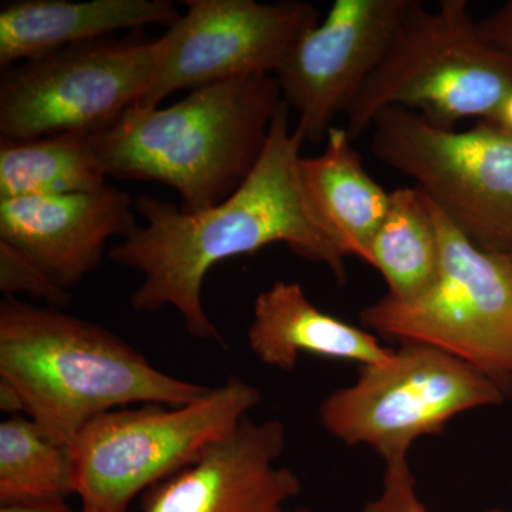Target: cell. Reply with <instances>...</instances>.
Listing matches in <instances>:
<instances>
[{"label": "cell", "instance_id": "obj_11", "mask_svg": "<svg viewBox=\"0 0 512 512\" xmlns=\"http://www.w3.org/2000/svg\"><path fill=\"white\" fill-rule=\"evenodd\" d=\"M412 0H335L275 73L282 100L298 114L306 143H325L383 62Z\"/></svg>", "mask_w": 512, "mask_h": 512}, {"label": "cell", "instance_id": "obj_9", "mask_svg": "<svg viewBox=\"0 0 512 512\" xmlns=\"http://www.w3.org/2000/svg\"><path fill=\"white\" fill-rule=\"evenodd\" d=\"M163 57V37H104L2 70L0 136L29 140L99 133L140 104Z\"/></svg>", "mask_w": 512, "mask_h": 512}, {"label": "cell", "instance_id": "obj_1", "mask_svg": "<svg viewBox=\"0 0 512 512\" xmlns=\"http://www.w3.org/2000/svg\"><path fill=\"white\" fill-rule=\"evenodd\" d=\"M282 100L262 156L231 197L207 210L188 212L173 202L140 195L134 208L146 220L109 249L114 264L143 276L131 296L137 312L175 309L192 338L222 343L202 302L215 265L262 248L285 244L296 255L328 266L345 281L346 256L313 220L299 178L306 143L289 124Z\"/></svg>", "mask_w": 512, "mask_h": 512}, {"label": "cell", "instance_id": "obj_14", "mask_svg": "<svg viewBox=\"0 0 512 512\" xmlns=\"http://www.w3.org/2000/svg\"><path fill=\"white\" fill-rule=\"evenodd\" d=\"M247 336L259 362L285 372L301 355L362 367L387 362L394 352L370 330L323 312L298 282L276 281L256 295Z\"/></svg>", "mask_w": 512, "mask_h": 512}, {"label": "cell", "instance_id": "obj_15", "mask_svg": "<svg viewBox=\"0 0 512 512\" xmlns=\"http://www.w3.org/2000/svg\"><path fill=\"white\" fill-rule=\"evenodd\" d=\"M181 13L171 0H18L0 10V67L150 25L173 26Z\"/></svg>", "mask_w": 512, "mask_h": 512}, {"label": "cell", "instance_id": "obj_25", "mask_svg": "<svg viewBox=\"0 0 512 512\" xmlns=\"http://www.w3.org/2000/svg\"><path fill=\"white\" fill-rule=\"evenodd\" d=\"M291 512H313V511L309 510V508H306V507H299V508H295V510H292Z\"/></svg>", "mask_w": 512, "mask_h": 512}, {"label": "cell", "instance_id": "obj_2", "mask_svg": "<svg viewBox=\"0 0 512 512\" xmlns=\"http://www.w3.org/2000/svg\"><path fill=\"white\" fill-rule=\"evenodd\" d=\"M210 389L168 375L109 329L60 308L0 303V406L30 417L63 446L103 414L137 404L180 406Z\"/></svg>", "mask_w": 512, "mask_h": 512}, {"label": "cell", "instance_id": "obj_22", "mask_svg": "<svg viewBox=\"0 0 512 512\" xmlns=\"http://www.w3.org/2000/svg\"><path fill=\"white\" fill-rule=\"evenodd\" d=\"M485 42L512 55V0L478 22Z\"/></svg>", "mask_w": 512, "mask_h": 512}, {"label": "cell", "instance_id": "obj_13", "mask_svg": "<svg viewBox=\"0 0 512 512\" xmlns=\"http://www.w3.org/2000/svg\"><path fill=\"white\" fill-rule=\"evenodd\" d=\"M137 228L133 200L114 185L79 194L0 200V241L69 291L99 268L107 242Z\"/></svg>", "mask_w": 512, "mask_h": 512}, {"label": "cell", "instance_id": "obj_6", "mask_svg": "<svg viewBox=\"0 0 512 512\" xmlns=\"http://www.w3.org/2000/svg\"><path fill=\"white\" fill-rule=\"evenodd\" d=\"M433 208L441 247L436 281L409 301L384 295L370 303L360 312L362 325L400 345L443 350L491 377L511 397L510 259L478 248Z\"/></svg>", "mask_w": 512, "mask_h": 512}, {"label": "cell", "instance_id": "obj_27", "mask_svg": "<svg viewBox=\"0 0 512 512\" xmlns=\"http://www.w3.org/2000/svg\"><path fill=\"white\" fill-rule=\"evenodd\" d=\"M80 512H89V511H84V510H82V508H80Z\"/></svg>", "mask_w": 512, "mask_h": 512}, {"label": "cell", "instance_id": "obj_20", "mask_svg": "<svg viewBox=\"0 0 512 512\" xmlns=\"http://www.w3.org/2000/svg\"><path fill=\"white\" fill-rule=\"evenodd\" d=\"M0 291L6 298H15V295L26 293L49 303L50 306L60 308L69 302V292L59 288L42 271L37 268L18 249L10 247L6 242L0 241Z\"/></svg>", "mask_w": 512, "mask_h": 512}, {"label": "cell", "instance_id": "obj_21", "mask_svg": "<svg viewBox=\"0 0 512 512\" xmlns=\"http://www.w3.org/2000/svg\"><path fill=\"white\" fill-rule=\"evenodd\" d=\"M363 512H430L417 493L409 460L384 464L382 490L365 505ZM487 512L512 511L495 508Z\"/></svg>", "mask_w": 512, "mask_h": 512}, {"label": "cell", "instance_id": "obj_16", "mask_svg": "<svg viewBox=\"0 0 512 512\" xmlns=\"http://www.w3.org/2000/svg\"><path fill=\"white\" fill-rule=\"evenodd\" d=\"M323 144L318 156L299 161L306 204L313 220L346 258L366 262L389 211L390 192L367 173L346 128H330Z\"/></svg>", "mask_w": 512, "mask_h": 512}, {"label": "cell", "instance_id": "obj_10", "mask_svg": "<svg viewBox=\"0 0 512 512\" xmlns=\"http://www.w3.org/2000/svg\"><path fill=\"white\" fill-rule=\"evenodd\" d=\"M187 13L163 36L160 70L138 106L158 107L180 90L275 76L299 37L320 20L311 3L185 0Z\"/></svg>", "mask_w": 512, "mask_h": 512}, {"label": "cell", "instance_id": "obj_4", "mask_svg": "<svg viewBox=\"0 0 512 512\" xmlns=\"http://www.w3.org/2000/svg\"><path fill=\"white\" fill-rule=\"evenodd\" d=\"M512 90V55L485 42L466 0H412L389 52L346 110L353 141L389 107L437 126L490 120Z\"/></svg>", "mask_w": 512, "mask_h": 512}, {"label": "cell", "instance_id": "obj_23", "mask_svg": "<svg viewBox=\"0 0 512 512\" xmlns=\"http://www.w3.org/2000/svg\"><path fill=\"white\" fill-rule=\"evenodd\" d=\"M0 512H80L74 511L66 500H26L5 503Z\"/></svg>", "mask_w": 512, "mask_h": 512}, {"label": "cell", "instance_id": "obj_12", "mask_svg": "<svg viewBox=\"0 0 512 512\" xmlns=\"http://www.w3.org/2000/svg\"><path fill=\"white\" fill-rule=\"evenodd\" d=\"M286 429L278 419H244L190 467L148 490L141 512H291L299 477L279 466Z\"/></svg>", "mask_w": 512, "mask_h": 512}, {"label": "cell", "instance_id": "obj_26", "mask_svg": "<svg viewBox=\"0 0 512 512\" xmlns=\"http://www.w3.org/2000/svg\"><path fill=\"white\" fill-rule=\"evenodd\" d=\"M508 256V259H510V262H511V265H512V252L510 255H507Z\"/></svg>", "mask_w": 512, "mask_h": 512}, {"label": "cell", "instance_id": "obj_17", "mask_svg": "<svg viewBox=\"0 0 512 512\" xmlns=\"http://www.w3.org/2000/svg\"><path fill=\"white\" fill-rule=\"evenodd\" d=\"M366 264L399 301L417 298L439 275L441 247L433 204L416 187L390 192V207L370 244Z\"/></svg>", "mask_w": 512, "mask_h": 512}, {"label": "cell", "instance_id": "obj_8", "mask_svg": "<svg viewBox=\"0 0 512 512\" xmlns=\"http://www.w3.org/2000/svg\"><path fill=\"white\" fill-rule=\"evenodd\" d=\"M370 128L377 160L412 178L478 248L511 254V133L485 120L457 131L403 107L383 110Z\"/></svg>", "mask_w": 512, "mask_h": 512}, {"label": "cell", "instance_id": "obj_7", "mask_svg": "<svg viewBox=\"0 0 512 512\" xmlns=\"http://www.w3.org/2000/svg\"><path fill=\"white\" fill-rule=\"evenodd\" d=\"M510 399L483 372L443 350L404 343L379 365L360 367L349 386L320 404L323 429L346 446H366L384 464L407 460L417 440L439 436L458 414Z\"/></svg>", "mask_w": 512, "mask_h": 512}, {"label": "cell", "instance_id": "obj_24", "mask_svg": "<svg viewBox=\"0 0 512 512\" xmlns=\"http://www.w3.org/2000/svg\"><path fill=\"white\" fill-rule=\"evenodd\" d=\"M485 121H490L495 126L503 128V130L512 134V90L507 94V97H505L497 111H495L494 116L490 120Z\"/></svg>", "mask_w": 512, "mask_h": 512}, {"label": "cell", "instance_id": "obj_19", "mask_svg": "<svg viewBox=\"0 0 512 512\" xmlns=\"http://www.w3.org/2000/svg\"><path fill=\"white\" fill-rule=\"evenodd\" d=\"M74 494V464L69 446L56 443L25 416L0 424V503L66 500Z\"/></svg>", "mask_w": 512, "mask_h": 512}, {"label": "cell", "instance_id": "obj_5", "mask_svg": "<svg viewBox=\"0 0 512 512\" xmlns=\"http://www.w3.org/2000/svg\"><path fill=\"white\" fill-rule=\"evenodd\" d=\"M261 399L255 386L232 376L191 403L137 404L97 417L70 446L82 510L127 512L138 495L237 429Z\"/></svg>", "mask_w": 512, "mask_h": 512}, {"label": "cell", "instance_id": "obj_18", "mask_svg": "<svg viewBox=\"0 0 512 512\" xmlns=\"http://www.w3.org/2000/svg\"><path fill=\"white\" fill-rule=\"evenodd\" d=\"M106 178L90 134L0 144V200L96 191L107 185Z\"/></svg>", "mask_w": 512, "mask_h": 512}, {"label": "cell", "instance_id": "obj_3", "mask_svg": "<svg viewBox=\"0 0 512 512\" xmlns=\"http://www.w3.org/2000/svg\"><path fill=\"white\" fill-rule=\"evenodd\" d=\"M281 103L275 76L225 80L164 109L136 104L93 146L107 177L157 181L178 192L181 210H207L252 173Z\"/></svg>", "mask_w": 512, "mask_h": 512}]
</instances>
